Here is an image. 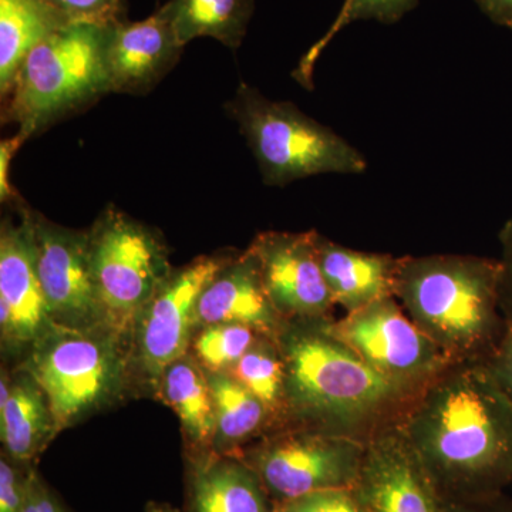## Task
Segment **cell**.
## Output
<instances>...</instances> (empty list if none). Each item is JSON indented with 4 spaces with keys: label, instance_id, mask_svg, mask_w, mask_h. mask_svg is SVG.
<instances>
[{
    "label": "cell",
    "instance_id": "obj_14",
    "mask_svg": "<svg viewBox=\"0 0 512 512\" xmlns=\"http://www.w3.org/2000/svg\"><path fill=\"white\" fill-rule=\"evenodd\" d=\"M353 488L365 512H441L443 507V498L399 421L367 440Z\"/></svg>",
    "mask_w": 512,
    "mask_h": 512
},
{
    "label": "cell",
    "instance_id": "obj_34",
    "mask_svg": "<svg viewBox=\"0 0 512 512\" xmlns=\"http://www.w3.org/2000/svg\"><path fill=\"white\" fill-rule=\"evenodd\" d=\"M441 512H512V500L503 495L476 501H443Z\"/></svg>",
    "mask_w": 512,
    "mask_h": 512
},
{
    "label": "cell",
    "instance_id": "obj_26",
    "mask_svg": "<svg viewBox=\"0 0 512 512\" xmlns=\"http://www.w3.org/2000/svg\"><path fill=\"white\" fill-rule=\"evenodd\" d=\"M261 335L237 323H215L195 330L188 353L205 372H229Z\"/></svg>",
    "mask_w": 512,
    "mask_h": 512
},
{
    "label": "cell",
    "instance_id": "obj_4",
    "mask_svg": "<svg viewBox=\"0 0 512 512\" xmlns=\"http://www.w3.org/2000/svg\"><path fill=\"white\" fill-rule=\"evenodd\" d=\"M107 29L70 23L36 46L2 99L3 123L16 124L29 140L110 94Z\"/></svg>",
    "mask_w": 512,
    "mask_h": 512
},
{
    "label": "cell",
    "instance_id": "obj_20",
    "mask_svg": "<svg viewBox=\"0 0 512 512\" xmlns=\"http://www.w3.org/2000/svg\"><path fill=\"white\" fill-rule=\"evenodd\" d=\"M154 396L180 420L187 457L211 453L217 429L214 397L207 373L190 353L164 370Z\"/></svg>",
    "mask_w": 512,
    "mask_h": 512
},
{
    "label": "cell",
    "instance_id": "obj_22",
    "mask_svg": "<svg viewBox=\"0 0 512 512\" xmlns=\"http://www.w3.org/2000/svg\"><path fill=\"white\" fill-rule=\"evenodd\" d=\"M205 373L210 382L217 417L212 447L214 453L238 456L249 444L278 427L265 404L231 373Z\"/></svg>",
    "mask_w": 512,
    "mask_h": 512
},
{
    "label": "cell",
    "instance_id": "obj_36",
    "mask_svg": "<svg viewBox=\"0 0 512 512\" xmlns=\"http://www.w3.org/2000/svg\"><path fill=\"white\" fill-rule=\"evenodd\" d=\"M146 512H180V511L175 510V508L171 507L170 504L156 503V501H151V503L147 504Z\"/></svg>",
    "mask_w": 512,
    "mask_h": 512
},
{
    "label": "cell",
    "instance_id": "obj_9",
    "mask_svg": "<svg viewBox=\"0 0 512 512\" xmlns=\"http://www.w3.org/2000/svg\"><path fill=\"white\" fill-rule=\"evenodd\" d=\"M234 254L202 255L174 268L137 316L130 340L134 380L146 384L153 394L164 370L190 350L198 299Z\"/></svg>",
    "mask_w": 512,
    "mask_h": 512
},
{
    "label": "cell",
    "instance_id": "obj_31",
    "mask_svg": "<svg viewBox=\"0 0 512 512\" xmlns=\"http://www.w3.org/2000/svg\"><path fill=\"white\" fill-rule=\"evenodd\" d=\"M20 512H70L59 495L47 485L39 471L30 478L28 495Z\"/></svg>",
    "mask_w": 512,
    "mask_h": 512
},
{
    "label": "cell",
    "instance_id": "obj_24",
    "mask_svg": "<svg viewBox=\"0 0 512 512\" xmlns=\"http://www.w3.org/2000/svg\"><path fill=\"white\" fill-rule=\"evenodd\" d=\"M229 373L265 404L278 427L284 424L285 367L276 339L261 336Z\"/></svg>",
    "mask_w": 512,
    "mask_h": 512
},
{
    "label": "cell",
    "instance_id": "obj_11",
    "mask_svg": "<svg viewBox=\"0 0 512 512\" xmlns=\"http://www.w3.org/2000/svg\"><path fill=\"white\" fill-rule=\"evenodd\" d=\"M29 221L36 272L53 323L77 330L107 326L94 289L87 229L63 227L30 208Z\"/></svg>",
    "mask_w": 512,
    "mask_h": 512
},
{
    "label": "cell",
    "instance_id": "obj_6",
    "mask_svg": "<svg viewBox=\"0 0 512 512\" xmlns=\"http://www.w3.org/2000/svg\"><path fill=\"white\" fill-rule=\"evenodd\" d=\"M19 366L45 390L59 433L119 402L134 380L130 342L109 326H55Z\"/></svg>",
    "mask_w": 512,
    "mask_h": 512
},
{
    "label": "cell",
    "instance_id": "obj_27",
    "mask_svg": "<svg viewBox=\"0 0 512 512\" xmlns=\"http://www.w3.org/2000/svg\"><path fill=\"white\" fill-rule=\"evenodd\" d=\"M72 23H111L127 20V0H49Z\"/></svg>",
    "mask_w": 512,
    "mask_h": 512
},
{
    "label": "cell",
    "instance_id": "obj_7",
    "mask_svg": "<svg viewBox=\"0 0 512 512\" xmlns=\"http://www.w3.org/2000/svg\"><path fill=\"white\" fill-rule=\"evenodd\" d=\"M87 232L104 322L130 342L137 316L173 274L167 244L157 229L113 204L100 212Z\"/></svg>",
    "mask_w": 512,
    "mask_h": 512
},
{
    "label": "cell",
    "instance_id": "obj_12",
    "mask_svg": "<svg viewBox=\"0 0 512 512\" xmlns=\"http://www.w3.org/2000/svg\"><path fill=\"white\" fill-rule=\"evenodd\" d=\"M0 225V339L5 355H23L55 328L36 272L29 207Z\"/></svg>",
    "mask_w": 512,
    "mask_h": 512
},
{
    "label": "cell",
    "instance_id": "obj_21",
    "mask_svg": "<svg viewBox=\"0 0 512 512\" xmlns=\"http://www.w3.org/2000/svg\"><path fill=\"white\" fill-rule=\"evenodd\" d=\"M49 0H0V96L5 99L29 53L70 25Z\"/></svg>",
    "mask_w": 512,
    "mask_h": 512
},
{
    "label": "cell",
    "instance_id": "obj_5",
    "mask_svg": "<svg viewBox=\"0 0 512 512\" xmlns=\"http://www.w3.org/2000/svg\"><path fill=\"white\" fill-rule=\"evenodd\" d=\"M224 109L269 187H285L315 175L366 173V157L355 146L291 101L268 99L241 82Z\"/></svg>",
    "mask_w": 512,
    "mask_h": 512
},
{
    "label": "cell",
    "instance_id": "obj_19",
    "mask_svg": "<svg viewBox=\"0 0 512 512\" xmlns=\"http://www.w3.org/2000/svg\"><path fill=\"white\" fill-rule=\"evenodd\" d=\"M315 245L333 302L346 313L394 296L397 256L343 247L318 231H315Z\"/></svg>",
    "mask_w": 512,
    "mask_h": 512
},
{
    "label": "cell",
    "instance_id": "obj_10",
    "mask_svg": "<svg viewBox=\"0 0 512 512\" xmlns=\"http://www.w3.org/2000/svg\"><path fill=\"white\" fill-rule=\"evenodd\" d=\"M330 329L379 375L413 394L451 363L394 296L333 319Z\"/></svg>",
    "mask_w": 512,
    "mask_h": 512
},
{
    "label": "cell",
    "instance_id": "obj_3",
    "mask_svg": "<svg viewBox=\"0 0 512 512\" xmlns=\"http://www.w3.org/2000/svg\"><path fill=\"white\" fill-rule=\"evenodd\" d=\"M394 298L451 363L488 362L507 332L498 258L400 256Z\"/></svg>",
    "mask_w": 512,
    "mask_h": 512
},
{
    "label": "cell",
    "instance_id": "obj_25",
    "mask_svg": "<svg viewBox=\"0 0 512 512\" xmlns=\"http://www.w3.org/2000/svg\"><path fill=\"white\" fill-rule=\"evenodd\" d=\"M419 0H343L338 16L333 20L325 35L320 37L302 57L296 70V77L305 86L312 87V74L315 63L323 50L343 29L355 22L375 20L383 25H393L402 20L407 13L416 8Z\"/></svg>",
    "mask_w": 512,
    "mask_h": 512
},
{
    "label": "cell",
    "instance_id": "obj_32",
    "mask_svg": "<svg viewBox=\"0 0 512 512\" xmlns=\"http://www.w3.org/2000/svg\"><path fill=\"white\" fill-rule=\"evenodd\" d=\"M501 255V298L507 318H512V217L508 218L498 232Z\"/></svg>",
    "mask_w": 512,
    "mask_h": 512
},
{
    "label": "cell",
    "instance_id": "obj_16",
    "mask_svg": "<svg viewBox=\"0 0 512 512\" xmlns=\"http://www.w3.org/2000/svg\"><path fill=\"white\" fill-rule=\"evenodd\" d=\"M215 323L248 326L269 339H276L285 325L266 293L258 262L248 248L231 256L198 299L197 329Z\"/></svg>",
    "mask_w": 512,
    "mask_h": 512
},
{
    "label": "cell",
    "instance_id": "obj_15",
    "mask_svg": "<svg viewBox=\"0 0 512 512\" xmlns=\"http://www.w3.org/2000/svg\"><path fill=\"white\" fill-rule=\"evenodd\" d=\"M184 47L161 8L138 22L111 23L106 40L111 93H150L180 62Z\"/></svg>",
    "mask_w": 512,
    "mask_h": 512
},
{
    "label": "cell",
    "instance_id": "obj_13",
    "mask_svg": "<svg viewBox=\"0 0 512 512\" xmlns=\"http://www.w3.org/2000/svg\"><path fill=\"white\" fill-rule=\"evenodd\" d=\"M248 249L258 262L272 305L285 322L332 319L336 305L320 269L315 229L261 232Z\"/></svg>",
    "mask_w": 512,
    "mask_h": 512
},
{
    "label": "cell",
    "instance_id": "obj_28",
    "mask_svg": "<svg viewBox=\"0 0 512 512\" xmlns=\"http://www.w3.org/2000/svg\"><path fill=\"white\" fill-rule=\"evenodd\" d=\"M275 512H365L355 488H330L276 505Z\"/></svg>",
    "mask_w": 512,
    "mask_h": 512
},
{
    "label": "cell",
    "instance_id": "obj_8",
    "mask_svg": "<svg viewBox=\"0 0 512 512\" xmlns=\"http://www.w3.org/2000/svg\"><path fill=\"white\" fill-rule=\"evenodd\" d=\"M367 441L311 427L282 424L245 447L241 457L275 505L330 488H352Z\"/></svg>",
    "mask_w": 512,
    "mask_h": 512
},
{
    "label": "cell",
    "instance_id": "obj_33",
    "mask_svg": "<svg viewBox=\"0 0 512 512\" xmlns=\"http://www.w3.org/2000/svg\"><path fill=\"white\" fill-rule=\"evenodd\" d=\"M507 319V332L487 365L512 404V318Z\"/></svg>",
    "mask_w": 512,
    "mask_h": 512
},
{
    "label": "cell",
    "instance_id": "obj_18",
    "mask_svg": "<svg viewBox=\"0 0 512 512\" xmlns=\"http://www.w3.org/2000/svg\"><path fill=\"white\" fill-rule=\"evenodd\" d=\"M59 434L55 414L45 390L25 367L0 376V440L2 453L19 461L35 464Z\"/></svg>",
    "mask_w": 512,
    "mask_h": 512
},
{
    "label": "cell",
    "instance_id": "obj_35",
    "mask_svg": "<svg viewBox=\"0 0 512 512\" xmlns=\"http://www.w3.org/2000/svg\"><path fill=\"white\" fill-rule=\"evenodd\" d=\"M485 18L494 25L512 30V0H473Z\"/></svg>",
    "mask_w": 512,
    "mask_h": 512
},
{
    "label": "cell",
    "instance_id": "obj_30",
    "mask_svg": "<svg viewBox=\"0 0 512 512\" xmlns=\"http://www.w3.org/2000/svg\"><path fill=\"white\" fill-rule=\"evenodd\" d=\"M26 141L28 138L16 133L15 136L6 138L0 143V202L3 205H13L18 208L19 205L25 204L20 200L19 192L13 188L10 181V168H12L13 158Z\"/></svg>",
    "mask_w": 512,
    "mask_h": 512
},
{
    "label": "cell",
    "instance_id": "obj_29",
    "mask_svg": "<svg viewBox=\"0 0 512 512\" xmlns=\"http://www.w3.org/2000/svg\"><path fill=\"white\" fill-rule=\"evenodd\" d=\"M35 464L19 463L2 453L0 456V512H20L28 495Z\"/></svg>",
    "mask_w": 512,
    "mask_h": 512
},
{
    "label": "cell",
    "instance_id": "obj_1",
    "mask_svg": "<svg viewBox=\"0 0 512 512\" xmlns=\"http://www.w3.org/2000/svg\"><path fill=\"white\" fill-rule=\"evenodd\" d=\"M397 421L443 501L511 487L512 404L487 362L450 363Z\"/></svg>",
    "mask_w": 512,
    "mask_h": 512
},
{
    "label": "cell",
    "instance_id": "obj_17",
    "mask_svg": "<svg viewBox=\"0 0 512 512\" xmlns=\"http://www.w3.org/2000/svg\"><path fill=\"white\" fill-rule=\"evenodd\" d=\"M254 470L238 456L187 457L185 512H275Z\"/></svg>",
    "mask_w": 512,
    "mask_h": 512
},
{
    "label": "cell",
    "instance_id": "obj_2",
    "mask_svg": "<svg viewBox=\"0 0 512 512\" xmlns=\"http://www.w3.org/2000/svg\"><path fill=\"white\" fill-rule=\"evenodd\" d=\"M326 320H288L276 336L285 367L284 424L367 441L416 394L379 375Z\"/></svg>",
    "mask_w": 512,
    "mask_h": 512
},
{
    "label": "cell",
    "instance_id": "obj_23",
    "mask_svg": "<svg viewBox=\"0 0 512 512\" xmlns=\"http://www.w3.org/2000/svg\"><path fill=\"white\" fill-rule=\"evenodd\" d=\"M161 10L181 45L198 37H211L237 50L247 36L255 13V0H167Z\"/></svg>",
    "mask_w": 512,
    "mask_h": 512
}]
</instances>
